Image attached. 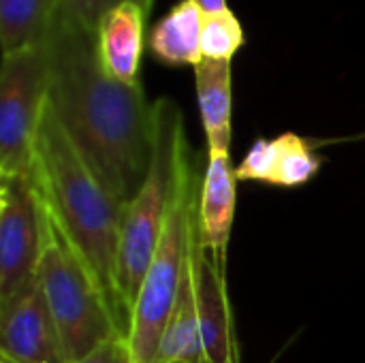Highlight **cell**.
<instances>
[{
    "mask_svg": "<svg viewBox=\"0 0 365 363\" xmlns=\"http://www.w3.org/2000/svg\"><path fill=\"white\" fill-rule=\"evenodd\" d=\"M41 43L51 111L107 188L128 205L154 152V116L141 83L111 79L98 58L96 32L53 0H43Z\"/></svg>",
    "mask_w": 365,
    "mask_h": 363,
    "instance_id": "cell-1",
    "label": "cell"
},
{
    "mask_svg": "<svg viewBox=\"0 0 365 363\" xmlns=\"http://www.w3.org/2000/svg\"><path fill=\"white\" fill-rule=\"evenodd\" d=\"M32 175L45 212L75 248L103 291L120 329L128 336L130 319L120 291V244L126 205L83 158L49 103L34 139Z\"/></svg>",
    "mask_w": 365,
    "mask_h": 363,
    "instance_id": "cell-2",
    "label": "cell"
},
{
    "mask_svg": "<svg viewBox=\"0 0 365 363\" xmlns=\"http://www.w3.org/2000/svg\"><path fill=\"white\" fill-rule=\"evenodd\" d=\"M154 152L148 178L135 199L124 210L120 244V291L133 319L137 295L145 272L156 255L165 229L167 212L175 190L178 167L184 150L190 145L184 131V116L175 101L160 96L152 103Z\"/></svg>",
    "mask_w": 365,
    "mask_h": 363,
    "instance_id": "cell-3",
    "label": "cell"
},
{
    "mask_svg": "<svg viewBox=\"0 0 365 363\" xmlns=\"http://www.w3.org/2000/svg\"><path fill=\"white\" fill-rule=\"evenodd\" d=\"M199 175L190 145L184 150L178 167L175 190L167 212L165 229L156 255L141 282L130 319L128 347L130 363H154L163 334L175 308L192 229L199 212Z\"/></svg>",
    "mask_w": 365,
    "mask_h": 363,
    "instance_id": "cell-4",
    "label": "cell"
},
{
    "mask_svg": "<svg viewBox=\"0 0 365 363\" xmlns=\"http://www.w3.org/2000/svg\"><path fill=\"white\" fill-rule=\"evenodd\" d=\"M43 208V203H41ZM38 280L53 317L66 363H75L113 336H126L96 280L43 208Z\"/></svg>",
    "mask_w": 365,
    "mask_h": 363,
    "instance_id": "cell-5",
    "label": "cell"
},
{
    "mask_svg": "<svg viewBox=\"0 0 365 363\" xmlns=\"http://www.w3.org/2000/svg\"><path fill=\"white\" fill-rule=\"evenodd\" d=\"M47 105V58L36 43L2 56L0 71V178L32 169L36 131Z\"/></svg>",
    "mask_w": 365,
    "mask_h": 363,
    "instance_id": "cell-6",
    "label": "cell"
},
{
    "mask_svg": "<svg viewBox=\"0 0 365 363\" xmlns=\"http://www.w3.org/2000/svg\"><path fill=\"white\" fill-rule=\"evenodd\" d=\"M43 208L32 169L0 178V304L17 295L38 272Z\"/></svg>",
    "mask_w": 365,
    "mask_h": 363,
    "instance_id": "cell-7",
    "label": "cell"
},
{
    "mask_svg": "<svg viewBox=\"0 0 365 363\" xmlns=\"http://www.w3.org/2000/svg\"><path fill=\"white\" fill-rule=\"evenodd\" d=\"M0 357L15 363H66L38 274L0 304Z\"/></svg>",
    "mask_w": 365,
    "mask_h": 363,
    "instance_id": "cell-8",
    "label": "cell"
},
{
    "mask_svg": "<svg viewBox=\"0 0 365 363\" xmlns=\"http://www.w3.org/2000/svg\"><path fill=\"white\" fill-rule=\"evenodd\" d=\"M190 261L205 363L240 362V349L235 342L231 308L227 297L225 267L203 248L199 240V220L192 229Z\"/></svg>",
    "mask_w": 365,
    "mask_h": 363,
    "instance_id": "cell-9",
    "label": "cell"
},
{
    "mask_svg": "<svg viewBox=\"0 0 365 363\" xmlns=\"http://www.w3.org/2000/svg\"><path fill=\"white\" fill-rule=\"evenodd\" d=\"M319 169L321 156L310 143L295 133H284L274 139H257L244 160L235 167V178L240 182L297 188L308 184Z\"/></svg>",
    "mask_w": 365,
    "mask_h": 363,
    "instance_id": "cell-10",
    "label": "cell"
},
{
    "mask_svg": "<svg viewBox=\"0 0 365 363\" xmlns=\"http://www.w3.org/2000/svg\"><path fill=\"white\" fill-rule=\"evenodd\" d=\"M235 182L229 152H207L199 190V240L222 267H227V246L235 216Z\"/></svg>",
    "mask_w": 365,
    "mask_h": 363,
    "instance_id": "cell-11",
    "label": "cell"
},
{
    "mask_svg": "<svg viewBox=\"0 0 365 363\" xmlns=\"http://www.w3.org/2000/svg\"><path fill=\"white\" fill-rule=\"evenodd\" d=\"M145 17L148 11L135 0L113 6L103 17L96 30V45L101 64L111 79L122 83H139Z\"/></svg>",
    "mask_w": 365,
    "mask_h": 363,
    "instance_id": "cell-12",
    "label": "cell"
},
{
    "mask_svg": "<svg viewBox=\"0 0 365 363\" xmlns=\"http://www.w3.org/2000/svg\"><path fill=\"white\" fill-rule=\"evenodd\" d=\"M197 101L207 139V152L231 148V62L203 58L195 66Z\"/></svg>",
    "mask_w": 365,
    "mask_h": 363,
    "instance_id": "cell-13",
    "label": "cell"
},
{
    "mask_svg": "<svg viewBox=\"0 0 365 363\" xmlns=\"http://www.w3.org/2000/svg\"><path fill=\"white\" fill-rule=\"evenodd\" d=\"M201 30L203 11L192 0H182L152 28L148 45L165 64L197 66L203 60Z\"/></svg>",
    "mask_w": 365,
    "mask_h": 363,
    "instance_id": "cell-14",
    "label": "cell"
},
{
    "mask_svg": "<svg viewBox=\"0 0 365 363\" xmlns=\"http://www.w3.org/2000/svg\"><path fill=\"white\" fill-rule=\"evenodd\" d=\"M43 21V0H0L2 56L38 41Z\"/></svg>",
    "mask_w": 365,
    "mask_h": 363,
    "instance_id": "cell-15",
    "label": "cell"
},
{
    "mask_svg": "<svg viewBox=\"0 0 365 363\" xmlns=\"http://www.w3.org/2000/svg\"><path fill=\"white\" fill-rule=\"evenodd\" d=\"M242 45H244V30L231 9L214 15H203V30H201L203 58L231 62Z\"/></svg>",
    "mask_w": 365,
    "mask_h": 363,
    "instance_id": "cell-16",
    "label": "cell"
},
{
    "mask_svg": "<svg viewBox=\"0 0 365 363\" xmlns=\"http://www.w3.org/2000/svg\"><path fill=\"white\" fill-rule=\"evenodd\" d=\"M64 13H68L73 19H77L81 26H86L88 30L96 32L103 17L118 4L126 2V0H53ZM139 2L148 13L152 6V0H135Z\"/></svg>",
    "mask_w": 365,
    "mask_h": 363,
    "instance_id": "cell-17",
    "label": "cell"
},
{
    "mask_svg": "<svg viewBox=\"0 0 365 363\" xmlns=\"http://www.w3.org/2000/svg\"><path fill=\"white\" fill-rule=\"evenodd\" d=\"M75 363H130V347H128V336H113L107 340L103 347L86 355L83 359Z\"/></svg>",
    "mask_w": 365,
    "mask_h": 363,
    "instance_id": "cell-18",
    "label": "cell"
},
{
    "mask_svg": "<svg viewBox=\"0 0 365 363\" xmlns=\"http://www.w3.org/2000/svg\"><path fill=\"white\" fill-rule=\"evenodd\" d=\"M201 11L203 15H214V13H222V11H229V4L227 0H192Z\"/></svg>",
    "mask_w": 365,
    "mask_h": 363,
    "instance_id": "cell-19",
    "label": "cell"
},
{
    "mask_svg": "<svg viewBox=\"0 0 365 363\" xmlns=\"http://www.w3.org/2000/svg\"><path fill=\"white\" fill-rule=\"evenodd\" d=\"M0 363H15V362H11V359H6V357H0Z\"/></svg>",
    "mask_w": 365,
    "mask_h": 363,
    "instance_id": "cell-20",
    "label": "cell"
},
{
    "mask_svg": "<svg viewBox=\"0 0 365 363\" xmlns=\"http://www.w3.org/2000/svg\"><path fill=\"white\" fill-rule=\"evenodd\" d=\"M231 363H240V362H231Z\"/></svg>",
    "mask_w": 365,
    "mask_h": 363,
    "instance_id": "cell-21",
    "label": "cell"
}]
</instances>
